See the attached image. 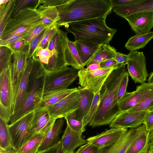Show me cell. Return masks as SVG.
Returning a JSON list of instances; mask_svg holds the SVG:
<instances>
[{
    "label": "cell",
    "mask_w": 153,
    "mask_h": 153,
    "mask_svg": "<svg viewBox=\"0 0 153 153\" xmlns=\"http://www.w3.org/2000/svg\"><path fill=\"white\" fill-rule=\"evenodd\" d=\"M125 65H120L108 76L100 91L99 105L89 126L95 127L110 124L121 111L118 92L121 80L127 72Z\"/></svg>",
    "instance_id": "1"
},
{
    "label": "cell",
    "mask_w": 153,
    "mask_h": 153,
    "mask_svg": "<svg viewBox=\"0 0 153 153\" xmlns=\"http://www.w3.org/2000/svg\"><path fill=\"white\" fill-rule=\"evenodd\" d=\"M57 8L59 28L71 22L106 18L113 9L109 0H66Z\"/></svg>",
    "instance_id": "2"
},
{
    "label": "cell",
    "mask_w": 153,
    "mask_h": 153,
    "mask_svg": "<svg viewBox=\"0 0 153 153\" xmlns=\"http://www.w3.org/2000/svg\"><path fill=\"white\" fill-rule=\"evenodd\" d=\"M106 18H98L71 22L64 27L67 31L73 35L75 41H85L98 45L109 44L117 30L107 25Z\"/></svg>",
    "instance_id": "3"
},
{
    "label": "cell",
    "mask_w": 153,
    "mask_h": 153,
    "mask_svg": "<svg viewBox=\"0 0 153 153\" xmlns=\"http://www.w3.org/2000/svg\"><path fill=\"white\" fill-rule=\"evenodd\" d=\"M34 59L27 95L20 108L11 117L10 124L40 107L48 71L38 59Z\"/></svg>",
    "instance_id": "4"
},
{
    "label": "cell",
    "mask_w": 153,
    "mask_h": 153,
    "mask_svg": "<svg viewBox=\"0 0 153 153\" xmlns=\"http://www.w3.org/2000/svg\"><path fill=\"white\" fill-rule=\"evenodd\" d=\"M42 23L41 15L38 8H25L8 21L0 35V40L17 34L30 32Z\"/></svg>",
    "instance_id": "5"
},
{
    "label": "cell",
    "mask_w": 153,
    "mask_h": 153,
    "mask_svg": "<svg viewBox=\"0 0 153 153\" xmlns=\"http://www.w3.org/2000/svg\"><path fill=\"white\" fill-rule=\"evenodd\" d=\"M0 73V118L8 124L13 114L15 102L11 65Z\"/></svg>",
    "instance_id": "6"
},
{
    "label": "cell",
    "mask_w": 153,
    "mask_h": 153,
    "mask_svg": "<svg viewBox=\"0 0 153 153\" xmlns=\"http://www.w3.org/2000/svg\"><path fill=\"white\" fill-rule=\"evenodd\" d=\"M78 71L73 67L66 66L54 71H48L44 91L67 88L78 77Z\"/></svg>",
    "instance_id": "7"
},
{
    "label": "cell",
    "mask_w": 153,
    "mask_h": 153,
    "mask_svg": "<svg viewBox=\"0 0 153 153\" xmlns=\"http://www.w3.org/2000/svg\"><path fill=\"white\" fill-rule=\"evenodd\" d=\"M116 68H100L91 71H87L83 68L78 71V84L82 88L90 89L95 94L100 91L108 76Z\"/></svg>",
    "instance_id": "8"
},
{
    "label": "cell",
    "mask_w": 153,
    "mask_h": 153,
    "mask_svg": "<svg viewBox=\"0 0 153 153\" xmlns=\"http://www.w3.org/2000/svg\"><path fill=\"white\" fill-rule=\"evenodd\" d=\"M67 32L59 28L54 35L55 45L48 64L44 65L48 72L53 71L68 66L65 58L68 40Z\"/></svg>",
    "instance_id": "9"
},
{
    "label": "cell",
    "mask_w": 153,
    "mask_h": 153,
    "mask_svg": "<svg viewBox=\"0 0 153 153\" xmlns=\"http://www.w3.org/2000/svg\"><path fill=\"white\" fill-rule=\"evenodd\" d=\"M33 111L23 116L11 124L8 125L13 149L18 151L33 136L28 130V126Z\"/></svg>",
    "instance_id": "10"
},
{
    "label": "cell",
    "mask_w": 153,
    "mask_h": 153,
    "mask_svg": "<svg viewBox=\"0 0 153 153\" xmlns=\"http://www.w3.org/2000/svg\"><path fill=\"white\" fill-rule=\"evenodd\" d=\"M33 111L28 126L29 131L32 136L37 134L45 136L56 119L51 116L48 107H39Z\"/></svg>",
    "instance_id": "11"
},
{
    "label": "cell",
    "mask_w": 153,
    "mask_h": 153,
    "mask_svg": "<svg viewBox=\"0 0 153 153\" xmlns=\"http://www.w3.org/2000/svg\"><path fill=\"white\" fill-rule=\"evenodd\" d=\"M127 62L128 73L135 83L145 82L149 76L143 52L130 51Z\"/></svg>",
    "instance_id": "12"
},
{
    "label": "cell",
    "mask_w": 153,
    "mask_h": 153,
    "mask_svg": "<svg viewBox=\"0 0 153 153\" xmlns=\"http://www.w3.org/2000/svg\"><path fill=\"white\" fill-rule=\"evenodd\" d=\"M145 130L144 124L130 128L113 144L99 149L98 153H126L131 143Z\"/></svg>",
    "instance_id": "13"
},
{
    "label": "cell",
    "mask_w": 153,
    "mask_h": 153,
    "mask_svg": "<svg viewBox=\"0 0 153 153\" xmlns=\"http://www.w3.org/2000/svg\"><path fill=\"white\" fill-rule=\"evenodd\" d=\"M81 96L79 89L53 105L48 107L51 115L56 120L64 118L75 110V107Z\"/></svg>",
    "instance_id": "14"
},
{
    "label": "cell",
    "mask_w": 153,
    "mask_h": 153,
    "mask_svg": "<svg viewBox=\"0 0 153 153\" xmlns=\"http://www.w3.org/2000/svg\"><path fill=\"white\" fill-rule=\"evenodd\" d=\"M148 111H121L109 124L111 128H134L144 124Z\"/></svg>",
    "instance_id": "15"
},
{
    "label": "cell",
    "mask_w": 153,
    "mask_h": 153,
    "mask_svg": "<svg viewBox=\"0 0 153 153\" xmlns=\"http://www.w3.org/2000/svg\"><path fill=\"white\" fill-rule=\"evenodd\" d=\"M124 18L137 35L147 33L153 27V11L135 13Z\"/></svg>",
    "instance_id": "16"
},
{
    "label": "cell",
    "mask_w": 153,
    "mask_h": 153,
    "mask_svg": "<svg viewBox=\"0 0 153 153\" xmlns=\"http://www.w3.org/2000/svg\"><path fill=\"white\" fill-rule=\"evenodd\" d=\"M128 130L127 128H111L100 134L88 137L87 143L99 149L111 146Z\"/></svg>",
    "instance_id": "17"
},
{
    "label": "cell",
    "mask_w": 153,
    "mask_h": 153,
    "mask_svg": "<svg viewBox=\"0 0 153 153\" xmlns=\"http://www.w3.org/2000/svg\"><path fill=\"white\" fill-rule=\"evenodd\" d=\"M28 47L22 51L13 54L11 71L15 101L19 82L28 59Z\"/></svg>",
    "instance_id": "18"
},
{
    "label": "cell",
    "mask_w": 153,
    "mask_h": 153,
    "mask_svg": "<svg viewBox=\"0 0 153 153\" xmlns=\"http://www.w3.org/2000/svg\"><path fill=\"white\" fill-rule=\"evenodd\" d=\"M34 61V59L33 57L27 59L18 87L15 99L13 115L20 108L27 95L30 77Z\"/></svg>",
    "instance_id": "19"
},
{
    "label": "cell",
    "mask_w": 153,
    "mask_h": 153,
    "mask_svg": "<svg viewBox=\"0 0 153 153\" xmlns=\"http://www.w3.org/2000/svg\"><path fill=\"white\" fill-rule=\"evenodd\" d=\"M82 134L73 130L67 125L61 138L63 153L74 152L78 147L87 143L86 140L82 138Z\"/></svg>",
    "instance_id": "20"
},
{
    "label": "cell",
    "mask_w": 153,
    "mask_h": 153,
    "mask_svg": "<svg viewBox=\"0 0 153 153\" xmlns=\"http://www.w3.org/2000/svg\"><path fill=\"white\" fill-rule=\"evenodd\" d=\"M79 89L81 97L75 107V110L71 114L74 119L82 122L90 109L94 94L88 88H84Z\"/></svg>",
    "instance_id": "21"
},
{
    "label": "cell",
    "mask_w": 153,
    "mask_h": 153,
    "mask_svg": "<svg viewBox=\"0 0 153 153\" xmlns=\"http://www.w3.org/2000/svg\"><path fill=\"white\" fill-rule=\"evenodd\" d=\"M136 90L140 95V98L137 104L128 110L130 111H147L153 102V84L145 82L137 87Z\"/></svg>",
    "instance_id": "22"
},
{
    "label": "cell",
    "mask_w": 153,
    "mask_h": 153,
    "mask_svg": "<svg viewBox=\"0 0 153 153\" xmlns=\"http://www.w3.org/2000/svg\"><path fill=\"white\" fill-rule=\"evenodd\" d=\"M64 122L63 118L56 120L51 128L45 135L38 152L51 147L59 142V136L62 132Z\"/></svg>",
    "instance_id": "23"
},
{
    "label": "cell",
    "mask_w": 153,
    "mask_h": 153,
    "mask_svg": "<svg viewBox=\"0 0 153 153\" xmlns=\"http://www.w3.org/2000/svg\"><path fill=\"white\" fill-rule=\"evenodd\" d=\"M78 90L75 88L45 91L40 107H50Z\"/></svg>",
    "instance_id": "24"
},
{
    "label": "cell",
    "mask_w": 153,
    "mask_h": 153,
    "mask_svg": "<svg viewBox=\"0 0 153 153\" xmlns=\"http://www.w3.org/2000/svg\"><path fill=\"white\" fill-rule=\"evenodd\" d=\"M113 11L117 15L123 18L135 13L153 11V0H143L134 5L116 7L113 8Z\"/></svg>",
    "instance_id": "25"
},
{
    "label": "cell",
    "mask_w": 153,
    "mask_h": 153,
    "mask_svg": "<svg viewBox=\"0 0 153 153\" xmlns=\"http://www.w3.org/2000/svg\"><path fill=\"white\" fill-rule=\"evenodd\" d=\"M65 54L68 66L70 65L79 70L84 68L75 42L69 39L68 40Z\"/></svg>",
    "instance_id": "26"
},
{
    "label": "cell",
    "mask_w": 153,
    "mask_h": 153,
    "mask_svg": "<svg viewBox=\"0 0 153 153\" xmlns=\"http://www.w3.org/2000/svg\"><path fill=\"white\" fill-rule=\"evenodd\" d=\"M74 42L84 67L91 58L99 45L82 40H77Z\"/></svg>",
    "instance_id": "27"
},
{
    "label": "cell",
    "mask_w": 153,
    "mask_h": 153,
    "mask_svg": "<svg viewBox=\"0 0 153 153\" xmlns=\"http://www.w3.org/2000/svg\"><path fill=\"white\" fill-rule=\"evenodd\" d=\"M116 50L109 44L100 45L86 66L94 63L100 64L105 60L114 59Z\"/></svg>",
    "instance_id": "28"
},
{
    "label": "cell",
    "mask_w": 153,
    "mask_h": 153,
    "mask_svg": "<svg viewBox=\"0 0 153 153\" xmlns=\"http://www.w3.org/2000/svg\"><path fill=\"white\" fill-rule=\"evenodd\" d=\"M150 132L145 130L131 144L126 153H148L150 141Z\"/></svg>",
    "instance_id": "29"
},
{
    "label": "cell",
    "mask_w": 153,
    "mask_h": 153,
    "mask_svg": "<svg viewBox=\"0 0 153 153\" xmlns=\"http://www.w3.org/2000/svg\"><path fill=\"white\" fill-rule=\"evenodd\" d=\"M153 38V31L143 34H135L129 38L125 47L130 51H136L144 48Z\"/></svg>",
    "instance_id": "30"
},
{
    "label": "cell",
    "mask_w": 153,
    "mask_h": 153,
    "mask_svg": "<svg viewBox=\"0 0 153 153\" xmlns=\"http://www.w3.org/2000/svg\"><path fill=\"white\" fill-rule=\"evenodd\" d=\"M140 98V92L136 90L126 92L118 102V107L121 111L128 110L136 106Z\"/></svg>",
    "instance_id": "31"
},
{
    "label": "cell",
    "mask_w": 153,
    "mask_h": 153,
    "mask_svg": "<svg viewBox=\"0 0 153 153\" xmlns=\"http://www.w3.org/2000/svg\"><path fill=\"white\" fill-rule=\"evenodd\" d=\"M38 8L40 10L42 24L50 25L56 23L59 20V13L57 7L40 5Z\"/></svg>",
    "instance_id": "32"
},
{
    "label": "cell",
    "mask_w": 153,
    "mask_h": 153,
    "mask_svg": "<svg viewBox=\"0 0 153 153\" xmlns=\"http://www.w3.org/2000/svg\"><path fill=\"white\" fill-rule=\"evenodd\" d=\"M16 1L9 0L0 5V35L2 34L6 24L11 18Z\"/></svg>",
    "instance_id": "33"
},
{
    "label": "cell",
    "mask_w": 153,
    "mask_h": 153,
    "mask_svg": "<svg viewBox=\"0 0 153 153\" xmlns=\"http://www.w3.org/2000/svg\"><path fill=\"white\" fill-rule=\"evenodd\" d=\"M44 136L40 134L34 135L18 151L19 153H38Z\"/></svg>",
    "instance_id": "34"
},
{
    "label": "cell",
    "mask_w": 153,
    "mask_h": 153,
    "mask_svg": "<svg viewBox=\"0 0 153 153\" xmlns=\"http://www.w3.org/2000/svg\"><path fill=\"white\" fill-rule=\"evenodd\" d=\"M0 148L6 150L13 149V146L8 125L0 118Z\"/></svg>",
    "instance_id": "35"
},
{
    "label": "cell",
    "mask_w": 153,
    "mask_h": 153,
    "mask_svg": "<svg viewBox=\"0 0 153 153\" xmlns=\"http://www.w3.org/2000/svg\"><path fill=\"white\" fill-rule=\"evenodd\" d=\"M40 4V0H16L11 18L16 15L20 11L25 8H37Z\"/></svg>",
    "instance_id": "36"
},
{
    "label": "cell",
    "mask_w": 153,
    "mask_h": 153,
    "mask_svg": "<svg viewBox=\"0 0 153 153\" xmlns=\"http://www.w3.org/2000/svg\"><path fill=\"white\" fill-rule=\"evenodd\" d=\"M56 24V23H55L45 28L31 40L28 45L27 50L28 59L32 57L36 49L42 40L50 30L52 27Z\"/></svg>",
    "instance_id": "37"
},
{
    "label": "cell",
    "mask_w": 153,
    "mask_h": 153,
    "mask_svg": "<svg viewBox=\"0 0 153 153\" xmlns=\"http://www.w3.org/2000/svg\"><path fill=\"white\" fill-rule=\"evenodd\" d=\"M13 54L7 47L0 46V73L11 65Z\"/></svg>",
    "instance_id": "38"
},
{
    "label": "cell",
    "mask_w": 153,
    "mask_h": 153,
    "mask_svg": "<svg viewBox=\"0 0 153 153\" xmlns=\"http://www.w3.org/2000/svg\"><path fill=\"white\" fill-rule=\"evenodd\" d=\"M100 97V91L94 94V97L90 109L82 121L83 126L85 127L91 122L95 114L98 107Z\"/></svg>",
    "instance_id": "39"
},
{
    "label": "cell",
    "mask_w": 153,
    "mask_h": 153,
    "mask_svg": "<svg viewBox=\"0 0 153 153\" xmlns=\"http://www.w3.org/2000/svg\"><path fill=\"white\" fill-rule=\"evenodd\" d=\"M52 54V51L48 48L38 49L34 53L32 57L37 58L43 65H47Z\"/></svg>",
    "instance_id": "40"
},
{
    "label": "cell",
    "mask_w": 153,
    "mask_h": 153,
    "mask_svg": "<svg viewBox=\"0 0 153 153\" xmlns=\"http://www.w3.org/2000/svg\"><path fill=\"white\" fill-rule=\"evenodd\" d=\"M64 118L66 121L67 125L73 130L82 133L85 131L82 122L74 119L71 113Z\"/></svg>",
    "instance_id": "41"
},
{
    "label": "cell",
    "mask_w": 153,
    "mask_h": 153,
    "mask_svg": "<svg viewBox=\"0 0 153 153\" xmlns=\"http://www.w3.org/2000/svg\"><path fill=\"white\" fill-rule=\"evenodd\" d=\"M59 28L56 24L53 26L42 40L35 52L38 49L47 48L50 41Z\"/></svg>",
    "instance_id": "42"
},
{
    "label": "cell",
    "mask_w": 153,
    "mask_h": 153,
    "mask_svg": "<svg viewBox=\"0 0 153 153\" xmlns=\"http://www.w3.org/2000/svg\"><path fill=\"white\" fill-rule=\"evenodd\" d=\"M53 24L50 25L48 26L43 24L42 23L41 24L34 28L28 33L25 39L26 45H28L31 40L34 38L45 29Z\"/></svg>",
    "instance_id": "43"
},
{
    "label": "cell",
    "mask_w": 153,
    "mask_h": 153,
    "mask_svg": "<svg viewBox=\"0 0 153 153\" xmlns=\"http://www.w3.org/2000/svg\"><path fill=\"white\" fill-rule=\"evenodd\" d=\"M25 39L18 40L7 46V47L13 53L22 51L27 48Z\"/></svg>",
    "instance_id": "44"
},
{
    "label": "cell",
    "mask_w": 153,
    "mask_h": 153,
    "mask_svg": "<svg viewBox=\"0 0 153 153\" xmlns=\"http://www.w3.org/2000/svg\"><path fill=\"white\" fill-rule=\"evenodd\" d=\"M143 0H109L113 8L117 7L128 6L137 4Z\"/></svg>",
    "instance_id": "45"
},
{
    "label": "cell",
    "mask_w": 153,
    "mask_h": 153,
    "mask_svg": "<svg viewBox=\"0 0 153 153\" xmlns=\"http://www.w3.org/2000/svg\"><path fill=\"white\" fill-rule=\"evenodd\" d=\"M29 32H26L17 34L8 39L0 40V46H7L18 40L25 39Z\"/></svg>",
    "instance_id": "46"
},
{
    "label": "cell",
    "mask_w": 153,
    "mask_h": 153,
    "mask_svg": "<svg viewBox=\"0 0 153 153\" xmlns=\"http://www.w3.org/2000/svg\"><path fill=\"white\" fill-rule=\"evenodd\" d=\"M129 76L128 72H127L120 82L118 92L117 98L118 102L126 92Z\"/></svg>",
    "instance_id": "47"
},
{
    "label": "cell",
    "mask_w": 153,
    "mask_h": 153,
    "mask_svg": "<svg viewBox=\"0 0 153 153\" xmlns=\"http://www.w3.org/2000/svg\"><path fill=\"white\" fill-rule=\"evenodd\" d=\"M99 149L88 143L80 146L75 153H98Z\"/></svg>",
    "instance_id": "48"
},
{
    "label": "cell",
    "mask_w": 153,
    "mask_h": 153,
    "mask_svg": "<svg viewBox=\"0 0 153 153\" xmlns=\"http://www.w3.org/2000/svg\"><path fill=\"white\" fill-rule=\"evenodd\" d=\"M144 124L147 131L150 132L153 130V111H148L145 116Z\"/></svg>",
    "instance_id": "49"
},
{
    "label": "cell",
    "mask_w": 153,
    "mask_h": 153,
    "mask_svg": "<svg viewBox=\"0 0 153 153\" xmlns=\"http://www.w3.org/2000/svg\"><path fill=\"white\" fill-rule=\"evenodd\" d=\"M38 153H63L61 139L56 145L45 150L39 152Z\"/></svg>",
    "instance_id": "50"
},
{
    "label": "cell",
    "mask_w": 153,
    "mask_h": 153,
    "mask_svg": "<svg viewBox=\"0 0 153 153\" xmlns=\"http://www.w3.org/2000/svg\"><path fill=\"white\" fill-rule=\"evenodd\" d=\"M66 0H40V4L45 6L53 7L57 8L64 3Z\"/></svg>",
    "instance_id": "51"
},
{
    "label": "cell",
    "mask_w": 153,
    "mask_h": 153,
    "mask_svg": "<svg viewBox=\"0 0 153 153\" xmlns=\"http://www.w3.org/2000/svg\"><path fill=\"white\" fill-rule=\"evenodd\" d=\"M114 59L119 65H126L128 59V55L116 52Z\"/></svg>",
    "instance_id": "52"
},
{
    "label": "cell",
    "mask_w": 153,
    "mask_h": 153,
    "mask_svg": "<svg viewBox=\"0 0 153 153\" xmlns=\"http://www.w3.org/2000/svg\"><path fill=\"white\" fill-rule=\"evenodd\" d=\"M120 65L114 59H112L105 60L101 62L100 63V68H117Z\"/></svg>",
    "instance_id": "53"
},
{
    "label": "cell",
    "mask_w": 153,
    "mask_h": 153,
    "mask_svg": "<svg viewBox=\"0 0 153 153\" xmlns=\"http://www.w3.org/2000/svg\"><path fill=\"white\" fill-rule=\"evenodd\" d=\"M100 68V64L94 63L90 64L87 66L85 69L87 71H93Z\"/></svg>",
    "instance_id": "54"
},
{
    "label": "cell",
    "mask_w": 153,
    "mask_h": 153,
    "mask_svg": "<svg viewBox=\"0 0 153 153\" xmlns=\"http://www.w3.org/2000/svg\"><path fill=\"white\" fill-rule=\"evenodd\" d=\"M55 42V38L54 35L49 42V43L47 48H48L50 50L52 51L53 49L54 46Z\"/></svg>",
    "instance_id": "55"
},
{
    "label": "cell",
    "mask_w": 153,
    "mask_h": 153,
    "mask_svg": "<svg viewBox=\"0 0 153 153\" xmlns=\"http://www.w3.org/2000/svg\"><path fill=\"white\" fill-rule=\"evenodd\" d=\"M0 153H19L18 151H16L13 149H10L4 150L0 149Z\"/></svg>",
    "instance_id": "56"
},
{
    "label": "cell",
    "mask_w": 153,
    "mask_h": 153,
    "mask_svg": "<svg viewBox=\"0 0 153 153\" xmlns=\"http://www.w3.org/2000/svg\"><path fill=\"white\" fill-rule=\"evenodd\" d=\"M147 81L149 83L153 82V71L150 74Z\"/></svg>",
    "instance_id": "57"
},
{
    "label": "cell",
    "mask_w": 153,
    "mask_h": 153,
    "mask_svg": "<svg viewBox=\"0 0 153 153\" xmlns=\"http://www.w3.org/2000/svg\"><path fill=\"white\" fill-rule=\"evenodd\" d=\"M149 137L150 143H153V130L150 132Z\"/></svg>",
    "instance_id": "58"
},
{
    "label": "cell",
    "mask_w": 153,
    "mask_h": 153,
    "mask_svg": "<svg viewBox=\"0 0 153 153\" xmlns=\"http://www.w3.org/2000/svg\"><path fill=\"white\" fill-rule=\"evenodd\" d=\"M148 153H153V143H150V146Z\"/></svg>",
    "instance_id": "59"
},
{
    "label": "cell",
    "mask_w": 153,
    "mask_h": 153,
    "mask_svg": "<svg viewBox=\"0 0 153 153\" xmlns=\"http://www.w3.org/2000/svg\"><path fill=\"white\" fill-rule=\"evenodd\" d=\"M148 111H153V102L147 109Z\"/></svg>",
    "instance_id": "60"
},
{
    "label": "cell",
    "mask_w": 153,
    "mask_h": 153,
    "mask_svg": "<svg viewBox=\"0 0 153 153\" xmlns=\"http://www.w3.org/2000/svg\"><path fill=\"white\" fill-rule=\"evenodd\" d=\"M9 0H0V5L4 3L7 1Z\"/></svg>",
    "instance_id": "61"
},
{
    "label": "cell",
    "mask_w": 153,
    "mask_h": 153,
    "mask_svg": "<svg viewBox=\"0 0 153 153\" xmlns=\"http://www.w3.org/2000/svg\"><path fill=\"white\" fill-rule=\"evenodd\" d=\"M63 153H75V152H66Z\"/></svg>",
    "instance_id": "62"
},
{
    "label": "cell",
    "mask_w": 153,
    "mask_h": 153,
    "mask_svg": "<svg viewBox=\"0 0 153 153\" xmlns=\"http://www.w3.org/2000/svg\"><path fill=\"white\" fill-rule=\"evenodd\" d=\"M151 83L153 84V82Z\"/></svg>",
    "instance_id": "63"
}]
</instances>
